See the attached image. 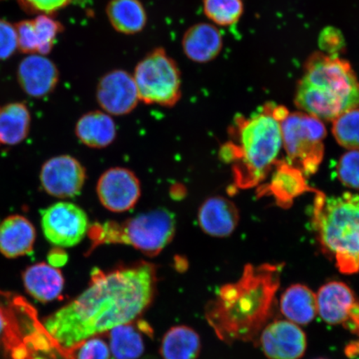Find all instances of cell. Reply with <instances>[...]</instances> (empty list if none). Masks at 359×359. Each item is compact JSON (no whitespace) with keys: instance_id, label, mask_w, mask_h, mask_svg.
<instances>
[{"instance_id":"obj_1","label":"cell","mask_w":359,"mask_h":359,"mask_svg":"<svg viewBox=\"0 0 359 359\" xmlns=\"http://www.w3.org/2000/svg\"><path fill=\"white\" fill-rule=\"evenodd\" d=\"M156 268L141 262L103 272L94 269L88 288L43 322L45 330L66 352L97 334L131 324L154 298Z\"/></svg>"},{"instance_id":"obj_2","label":"cell","mask_w":359,"mask_h":359,"mask_svg":"<svg viewBox=\"0 0 359 359\" xmlns=\"http://www.w3.org/2000/svg\"><path fill=\"white\" fill-rule=\"evenodd\" d=\"M282 264H246L239 280L222 287L206 317L219 339L250 342L269 324L280 285Z\"/></svg>"},{"instance_id":"obj_3","label":"cell","mask_w":359,"mask_h":359,"mask_svg":"<svg viewBox=\"0 0 359 359\" xmlns=\"http://www.w3.org/2000/svg\"><path fill=\"white\" fill-rule=\"evenodd\" d=\"M275 106L266 103L250 118L238 115L232 133L235 142H227L219 151L223 161L233 163L235 183L241 189L259 185L276 163L283 142Z\"/></svg>"},{"instance_id":"obj_4","label":"cell","mask_w":359,"mask_h":359,"mask_svg":"<svg viewBox=\"0 0 359 359\" xmlns=\"http://www.w3.org/2000/svg\"><path fill=\"white\" fill-rule=\"evenodd\" d=\"M295 105L320 120L334 121L359 107V80L351 65L339 56L314 53L304 65Z\"/></svg>"},{"instance_id":"obj_5","label":"cell","mask_w":359,"mask_h":359,"mask_svg":"<svg viewBox=\"0 0 359 359\" xmlns=\"http://www.w3.org/2000/svg\"><path fill=\"white\" fill-rule=\"evenodd\" d=\"M313 224L323 250L344 275L359 272V195L327 196L314 189Z\"/></svg>"},{"instance_id":"obj_6","label":"cell","mask_w":359,"mask_h":359,"mask_svg":"<svg viewBox=\"0 0 359 359\" xmlns=\"http://www.w3.org/2000/svg\"><path fill=\"white\" fill-rule=\"evenodd\" d=\"M176 231V217L165 208L151 210L123 222L97 223L89 228L91 245L88 253L102 245L123 244L154 257L170 243Z\"/></svg>"},{"instance_id":"obj_7","label":"cell","mask_w":359,"mask_h":359,"mask_svg":"<svg viewBox=\"0 0 359 359\" xmlns=\"http://www.w3.org/2000/svg\"><path fill=\"white\" fill-rule=\"evenodd\" d=\"M139 100L146 104L174 107L182 97V73L163 48H156L135 67Z\"/></svg>"},{"instance_id":"obj_8","label":"cell","mask_w":359,"mask_h":359,"mask_svg":"<svg viewBox=\"0 0 359 359\" xmlns=\"http://www.w3.org/2000/svg\"><path fill=\"white\" fill-rule=\"evenodd\" d=\"M282 142L288 163L304 176L318 172L324 159L327 131L322 121L304 112H290L280 122Z\"/></svg>"},{"instance_id":"obj_9","label":"cell","mask_w":359,"mask_h":359,"mask_svg":"<svg viewBox=\"0 0 359 359\" xmlns=\"http://www.w3.org/2000/svg\"><path fill=\"white\" fill-rule=\"evenodd\" d=\"M41 226L47 241L56 247L77 245L88 234L89 219L85 210L69 201H60L43 210Z\"/></svg>"},{"instance_id":"obj_10","label":"cell","mask_w":359,"mask_h":359,"mask_svg":"<svg viewBox=\"0 0 359 359\" xmlns=\"http://www.w3.org/2000/svg\"><path fill=\"white\" fill-rule=\"evenodd\" d=\"M86 178V170L82 163L69 155L56 156L45 161L39 175L43 190L60 199L79 196Z\"/></svg>"},{"instance_id":"obj_11","label":"cell","mask_w":359,"mask_h":359,"mask_svg":"<svg viewBox=\"0 0 359 359\" xmlns=\"http://www.w3.org/2000/svg\"><path fill=\"white\" fill-rule=\"evenodd\" d=\"M142 187L137 175L125 168H112L102 174L97 184V195L103 208L123 213L137 205Z\"/></svg>"},{"instance_id":"obj_12","label":"cell","mask_w":359,"mask_h":359,"mask_svg":"<svg viewBox=\"0 0 359 359\" xmlns=\"http://www.w3.org/2000/svg\"><path fill=\"white\" fill-rule=\"evenodd\" d=\"M96 100L107 114L124 116L131 114L140 101L133 75L123 69L107 72L98 81Z\"/></svg>"},{"instance_id":"obj_13","label":"cell","mask_w":359,"mask_h":359,"mask_svg":"<svg viewBox=\"0 0 359 359\" xmlns=\"http://www.w3.org/2000/svg\"><path fill=\"white\" fill-rule=\"evenodd\" d=\"M258 339L269 359H300L307 349V337L302 327L287 320L269 323Z\"/></svg>"},{"instance_id":"obj_14","label":"cell","mask_w":359,"mask_h":359,"mask_svg":"<svg viewBox=\"0 0 359 359\" xmlns=\"http://www.w3.org/2000/svg\"><path fill=\"white\" fill-rule=\"evenodd\" d=\"M17 79L27 95L41 98L55 91L60 82V71L47 57L29 55L18 66Z\"/></svg>"},{"instance_id":"obj_15","label":"cell","mask_w":359,"mask_h":359,"mask_svg":"<svg viewBox=\"0 0 359 359\" xmlns=\"http://www.w3.org/2000/svg\"><path fill=\"white\" fill-rule=\"evenodd\" d=\"M317 295L318 313L330 325L346 324L358 302L355 294L345 283L330 281L321 286Z\"/></svg>"},{"instance_id":"obj_16","label":"cell","mask_w":359,"mask_h":359,"mask_svg":"<svg viewBox=\"0 0 359 359\" xmlns=\"http://www.w3.org/2000/svg\"><path fill=\"white\" fill-rule=\"evenodd\" d=\"M239 221L240 214L236 205L223 196L210 197L200 206L199 226L210 236L224 238L231 236Z\"/></svg>"},{"instance_id":"obj_17","label":"cell","mask_w":359,"mask_h":359,"mask_svg":"<svg viewBox=\"0 0 359 359\" xmlns=\"http://www.w3.org/2000/svg\"><path fill=\"white\" fill-rule=\"evenodd\" d=\"M276 165L271 182L259 190L260 196H272L278 205L286 208L296 197L314 191V188L308 186L302 170L285 161H276Z\"/></svg>"},{"instance_id":"obj_18","label":"cell","mask_w":359,"mask_h":359,"mask_svg":"<svg viewBox=\"0 0 359 359\" xmlns=\"http://www.w3.org/2000/svg\"><path fill=\"white\" fill-rule=\"evenodd\" d=\"M185 55L192 62L205 64L217 58L223 48L222 33L213 25L198 22L190 27L182 40Z\"/></svg>"},{"instance_id":"obj_19","label":"cell","mask_w":359,"mask_h":359,"mask_svg":"<svg viewBox=\"0 0 359 359\" xmlns=\"http://www.w3.org/2000/svg\"><path fill=\"white\" fill-rule=\"evenodd\" d=\"M36 241L34 224L20 215H13L0 223V253L10 259L32 252Z\"/></svg>"},{"instance_id":"obj_20","label":"cell","mask_w":359,"mask_h":359,"mask_svg":"<svg viewBox=\"0 0 359 359\" xmlns=\"http://www.w3.org/2000/svg\"><path fill=\"white\" fill-rule=\"evenodd\" d=\"M75 133L83 145L102 149L114 142L116 123L111 116L105 111H89L81 116L76 123Z\"/></svg>"},{"instance_id":"obj_21","label":"cell","mask_w":359,"mask_h":359,"mask_svg":"<svg viewBox=\"0 0 359 359\" xmlns=\"http://www.w3.org/2000/svg\"><path fill=\"white\" fill-rule=\"evenodd\" d=\"M22 280L28 293L43 303L57 299L65 285L62 273L46 263H39L27 268Z\"/></svg>"},{"instance_id":"obj_22","label":"cell","mask_w":359,"mask_h":359,"mask_svg":"<svg viewBox=\"0 0 359 359\" xmlns=\"http://www.w3.org/2000/svg\"><path fill=\"white\" fill-rule=\"evenodd\" d=\"M280 307L287 320L297 325H307L318 314L317 295L306 285H293L282 294Z\"/></svg>"},{"instance_id":"obj_23","label":"cell","mask_w":359,"mask_h":359,"mask_svg":"<svg viewBox=\"0 0 359 359\" xmlns=\"http://www.w3.org/2000/svg\"><path fill=\"white\" fill-rule=\"evenodd\" d=\"M106 15L112 28L126 35L142 32L147 24L146 8L140 0H110Z\"/></svg>"},{"instance_id":"obj_24","label":"cell","mask_w":359,"mask_h":359,"mask_svg":"<svg viewBox=\"0 0 359 359\" xmlns=\"http://www.w3.org/2000/svg\"><path fill=\"white\" fill-rule=\"evenodd\" d=\"M30 111L24 103L11 102L0 106V143L15 146L28 137Z\"/></svg>"},{"instance_id":"obj_25","label":"cell","mask_w":359,"mask_h":359,"mask_svg":"<svg viewBox=\"0 0 359 359\" xmlns=\"http://www.w3.org/2000/svg\"><path fill=\"white\" fill-rule=\"evenodd\" d=\"M201 349V339L196 332L187 326L170 329L161 343V353L164 359H196Z\"/></svg>"},{"instance_id":"obj_26","label":"cell","mask_w":359,"mask_h":359,"mask_svg":"<svg viewBox=\"0 0 359 359\" xmlns=\"http://www.w3.org/2000/svg\"><path fill=\"white\" fill-rule=\"evenodd\" d=\"M110 332L111 351L115 358L137 359L144 351L140 333L130 324L114 327Z\"/></svg>"},{"instance_id":"obj_27","label":"cell","mask_w":359,"mask_h":359,"mask_svg":"<svg viewBox=\"0 0 359 359\" xmlns=\"http://www.w3.org/2000/svg\"><path fill=\"white\" fill-rule=\"evenodd\" d=\"M203 11L210 20L219 26H231L244 12L243 0H203Z\"/></svg>"},{"instance_id":"obj_28","label":"cell","mask_w":359,"mask_h":359,"mask_svg":"<svg viewBox=\"0 0 359 359\" xmlns=\"http://www.w3.org/2000/svg\"><path fill=\"white\" fill-rule=\"evenodd\" d=\"M334 137L341 147L359 151V109H353L333 121Z\"/></svg>"},{"instance_id":"obj_29","label":"cell","mask_w":359,"mask_h":359,"mask_svg":"<svg viewBox=\"0 0 359 359\" xmlns=\"http://www.w3.org/2000/svg\"><path fill=\"white\" fill-rule=\"evenodd\" d=\"M33 20L39 41L38 53L46 56L55 47L57 35L64 31L65 26L60 21L47 15H39Z\"/></svg>"},{"instance_id":"obj_30","label":"cell","mask_w":359,"mask_h":359,"mask_svg":"<svg viewBox=\"0 0 359 359\" xmlns=\"http://www.w3.org/2000/svg\"><path fill=\"white\" fill-rule=\"evenodd\" d=\"M336 172L343 185L359 190V151H349L341 156Z\"/></svg>"},{"instance_id":"obj_31","label":"cell","mask_w":359,"mask_h":359,"mask_svg":"<svg viewBox=\"0 0 359 359\" xmlns=\"http://www.w3.org/2000/svg\"><path fill=\"white\" fill-rule=\"evenodd\" d=\"M17 34L18 49L27 55H36L39 41L34 20H22L15 25Z\"/></svg>"},{"instance_id":"obj_32","label":"cell","mask_w":359,"mask_h":359,"mask_svg":"<svg viewBox=\"0 0 359 359\" xmlns=\"http://www.w3.org/2000/svg\"><path fill=\"white\" fill-rule=\"evenodd\" d=\"M67 353H73V359H109L110 357V349L104 341L94 337Z\"/></svg>"},{"instance_id":"obj_33","label":"cell","mask_w":359,"mask_h":359,"mask_svg":"<svg viewBox=\"0 0 359 359\" xmlns=\"http://www.w3.org/2000/svg\"><path fill=\"white\" fill-rule=\"evenodd\" d=\"M318 46L327 55L338 56L346 47V42L342 33L335 27H326L321 31L318 38Z\"/></svg>"},{"instance_id":"obj_34","label":"cell","mask_w":359,"mask_h":359,"mask_svg":"<svg viewBox=\"0 0 359 359\" xmlns=\"http://www.w3.org/2000/svg\"><path fill=\"white\" fill-rule=\"evenodd\" d=\"M15 1L26 12L51 15L53 13L69 6L73 0H15Z\"/></svg>"},{"instance_id":"obj_35","label":"cell","mask_w":359,"mask_h":359,"mask_svg":"<svg viewBox=\"0 0 359 359\" xmlns=\"http://www.w3.org/2000/svg\"><path fill=\"white\" fill-rule=\"evenodd\" d=\"M17 49L15 26L7 20H0V61L8 60Z\"/></svg>"},{"instance_id":"obj_36","label":"cell","mask_w":359,"mask_h":359,"mask_svg":"<svg viewBox=\"0 0 359 359\" xmlns=\"http://www.w3.org/2000/svg\"><path fill=\"white\" fill-rule=\"evenodd\" d=\"M48 264L53 267L65 266L67 262V255L60 247L53 249L48 255Z\"/></svg>"},{"instance_id":"obj_37","label":"cell","mask_w":359,"mask_h":359,"mask_svg":"<svg viewBox=\"0 0 359 359\" xmlns=\"http://www.w3.org/2000/svg\"><path fill=\"white\" fill-rule=\"evenodd\" d=\"M345 354L350 358L359 357V340L353 341L345 348Z\"/></svg>"},{"instance_id":"obj_38","label":"cell","mask_w":359,"mask_h":359,"mask_svg":"<svg viewBox=\"0 0 359 359\" xmlns=\"http://www.w3.org/2000/svg\"><path fill=\"white\" fill-rule=\"evenodd\" d=\"M4 329V318L1 316V313H0V335H1Z\"/></svg>"},{"instance_id":"obj_39","label":"cell","mask_w":359,"mask_h":359,"mask_svg":"<svg viewBox=\"0 0 359 359\" xmlns=\"http://www.w3.org/2000/svg\"><path fill=\"white\" fill-rule=\"evenodd\" d=\"M317 359H325V358H317Z\"/></svg>"}]
</instances>
